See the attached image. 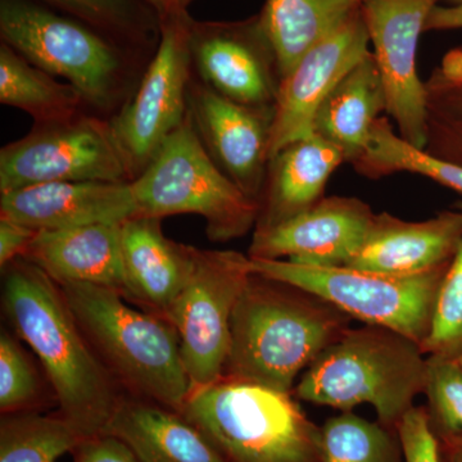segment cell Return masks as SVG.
Wrapping results in <instances>:
<instances>
[{"label": "cell", "mask_w": 462, "mask_h": 462, "mask_svg": "<svg viewBox=\"0 0 462 462\" xmlns=\"http://www.w3.org/2000/svg\"><path fill=\"white\" fill-rule=\"evenodd\" d=\"M448 462H460V461L454 460V458L448 457Z\"/></svg>", "instance_id": "obj_43"}, {"label": "cell", "mask_w": 462, "mask_h": 462, "mask_svg": "<svg viewBox=\"0 0 462 462\" xmlns=\"http://www.w3.org/2000/svg\"><path fill=\"white\" fill-rule=\"evenodd\" d=\"M457 209H460V211L462 212V202L458 203Z\"/></svg>", "instance_id": "obj_42"}, {"label": "cell", "mask_w": 462, "mask_h": 462, "mask_svg": "<svg viewBox=\"0 0 462 462\" xmlns=\"http://www.w3.org/2000/svg\"><path fill=\"white\" fill-rule=\"evenodd\" d=\"M370 38L361 5L339 27L302 57L282 79L273 107L270 157L291 143L314 135V120L328 94L369 53Z\"/></svg>", "instance_id": "obj_16"}, {"label": "cell", "mask_w": 462, "mask_h": 462, "mask_svg": "<svg viewBox=\"0 0 462 462\" xmlns=\"http://www.w3.org/2000/svg\"><path fill=\"white\" fill-rule=\"evenodd\" d=\"M0 36L32 65L66 79L91 114L114 117L152 58L36 0H0Z\"/></svg>", "instance_id": "obj_3"}, {"label": "cell", "mask_w": 462, "mask_h": 462, "mask_svg": "<svg viewBox=\"0 0 462 462\" xmlns=\"http://www.w3.org/2000/svg\"><path fill=\"white\" fill-rule=\"evenodd\" d=\"M351 318L305 289L254 273L234 307L223 379L291 393Z\"/></svg>", "instance_id": "obj_2"}, {"label": "cell", "mask_w": 462, "mask_h": 462, "mask_svg": "<svg viewBox=\"0 0 462 462\" xmlns=\"http://www.w3.org/2000/svg\"><path fill=\"white\" fill-rule=\"evenodd\" d=\"M3 270V309L41 361L60 412L85 438L106 433L126 396L94 352L62 289L17 258Z\"/></svg>", "instance_id": "obj_1"}, {"label": "cell", "mask_w": 462, "mask_h": 462, "mask_svg": "<svg viewBox=\"0 0 462 462\" xmlns=\"http://www.w3.org/2000/svg\"><path fill=\"white\" fill-rule=\"evenodd\" d=\"M191 71L224 98L257 108L275 107L282 76L260 16L239 21L191 20Z\"/></svg>", "instance_id": "obj_12"}, {"label": "cell", "mask_w": 462, "mask_h": 462, "mask_svg": "<svg viewBox=\"0 0 462 462\" xmlns=\"http://www.w3.org/2000/svg\"><path fill=\"white\" fill-rule=\"evenodd\" d=\"M136 216L130 182L56 181L0 194V217L35 231L123 224Z\"/></svg>", "instance_id": "obj_17"}, {"label": "cell", "mask_w": 462, "mask_h": 462, "mask_svg": "<svg viewBox=\"0 0 462 462\" xmlns=\"http://www.w3.org/2000/svg\"><path fill=\"white\" fill-rule=\"evenodd\" d=\"M106 433L123 439L141 462H227L180 412L125 396Z\"/></svg>", "instance_id": "obj_22"}, {"label": "cell", "mask_w": 462, "mask_h": 462, "mask_svg": "<svg viewBox=\"0 0 462 462\" xmlns=\"http://www.w3.org/2000/svg\"><path fill=\"white\" fill-rule=\"evenodd\" d=\"M462 240V212L446 211L425 221L375 214L363 248L346 267L412 275L448 263Z\"/></svg>", "instance_id": "obj_19"}, {"label": "cell", "mask_w": 462, "mask_h": 462, "mask_svg": "<svg viewBox=\"0 0 462 462\" xmlns=\"http://www.w3.org/2000/svg\"><path fill=\"white\" fill-rule=\"evenodd\" d=\"M36 234L38 231L30 229L25 225L0 217V266L2 269H5L12 261L23 257Z\"/></svg>", "instance_id": "obj_36"}, {"label": "cell", "mask_w": 462, "mask_h": 462, "mask_svg": "<svg viewBox=\"0 0 462 462\" xmlns=\"http://www.w3.org/2000/svg\"><path fill=\"white\" fill-rule=\"evenodd\" d=\"M83 439L60 412L5 413L0 421V462H57Z\"/></svg>", "instance_id": "obj_29"}, {"label": "cell", "mask_w": 462, "mask_h": 462, "mask_svg": "<svg viewBox=\"0 0 462 462\" xmlns=\"http://www.w3.org/2000/svg\"><path fill=\"white\" fill-rule=\"evenodd\" d=\"M446 446L447 455H448V457L462 462V442L452 443V445Z\"/></svg>", "instance_id": "obj_39"}, {"label": "cell", "mask_w": 462, "mask_h": 462, "mask_svg": "<svg viewBox=\"0 0 462 462\" xmlns=\"http://www.w3.org/2000/svg\"><path fill=\"white\" fill-rule=\"evenodd\" d=\"M422 351L448 358H456L462 352V240L440 285L430 333Z\"/></svg>", "instance_id": "obj_33"}, {"label": "cell", "mask_w": 462, "mask_h": 462, "mask_svg": "<svg viewBox=\"0 0 462 462\" xmlns=\"http://www.w3.org/2000/svg\"><path fill=\"white\" fill-rule=\"evenodd\" d=\"M252 273L251 257L240 252L199 248L190 281L165 315L178 331L191 389L223 379L231 315Z\"/></svg>", "instance_id": "obj_10"}, {"label": "cell", "mask_w": 462, "mask_h": 462, "mask_svg": "<svg viewBox=\"0 0 462 462\" xmlns=\"http://www.w3.org/2000/svg\"><path fill=\"white\" fill-rule=\"evenodd\" d=\"M356 171L379 179L396 172L422 175L462 194V166L431 156L403 141L387 118L374 124L363 154L355 161Z\"/></svg>", "instance_id": "obj_27"}, {"label": "cell", "mask_w": 462, "mask_h": 462, "mask_svg": "<svg viewBox=\"0 0 462 462\" xmlns=\"http://www.w3.org/2000/svg\"><path fill=\"white\" fill-rule=\"evenodd\" d=\"M352 2L357 3V5H363L365 0H352Z\"/></svg>", "instance_id": "obj_41"}, {"label": "cell", "mask_w": 462, "mask_h": 462, "mask_svg": "<svg viewBox=\"0 0 462 462\" xmlns=\"http://www.w3.org/2000/svg\"><path fill=\"white\" fill-rule=\"evenodd\" d=\"M56 181H133L107 118L84 112L33 125L0 151V194Z\"/></svg>", "instance_id": "obj_9"}, {"label": "cell", "mask_w": 462, "mask_h": 462, "mask_svg": "<svg viewBox=\"0 0 462 462\" xmlns=\"http://www.w3.org/2000/svg\"><path fill=\"white\" fill-rule=\"evenodd\" d=\"M375 217L355 197H324L296 217L254 230L248 256L316 267H345L363 248Z\"/></svg>", "instance_id": "obj_15"}, {"label": "cell", "mask_w": 462, "mask_h": 462, "mask_svg": "<svg viewBox=\"0 0 462 462\" xmlns=\"http://www.w3.org/2000/svg\"><path fill=\"white\" fill-rule=\"evenodd\" d=\"M191 20L188 14L161 21L160 44L141 83L129 102L109 118L133 180L147 169L189 111Z\"/></svg>", "instance_id": "obj_11"}, {"label": "cell", "mask_w": 462, "mask_h": 462, "mask_svg": "<svg viewBox=\"0 0 462 462\" xmlns=\"http://www.w3.org/2000/svg\"><path fill=\"white\" fill-rule=\"evenodd\" d=\"M456 361H457L458 364L462 366V352L460 355L457 356V357L455 358Z\"/></svg>", "instance_id": "obj_40"}, {"label": "cell", "mask_w": 462, "mask_h": 462, "mask_svg": "<svg viewBox=\"0 0 462 462\" xmlns=\"http://www.w3.org/2000/svg\"><path fill=\"white\" fill-rule=\"evenodd\" d=\"M189 109V108H188ZM132 185L136 216L199 215L209 240L226 243L254 229L258 202L227 178L200 143L189 111Z\"/></svg>", "instance_id": "obj_7"}, {"label": "cell", "mask_w": 462, "mask_h": 462, "mask_svg": "<svg viewBox=\"0 0 462 462\" xmlns=\"http://www.w3.org/2000/svg\"><path fill=\"white\" fill-rule=\"evenodd\" d=\"M60 287L94 352L124 393L180 412L191 384L171 322L127 305L114 289Z\"/></svg>", "instance_id": "obj_4"}, {"label": "cell", "mask_w": 462, "mask_h": 462, "mask_svg": "<svg viewBox=\"0 0 462 462\" xmlns=\"http://www.w3.org/2000/svg\"><path fill=\"white\" fill-rule=\"evenodd\" d=\"M57 284H91L126 294L121 224L39 231L23 254Z\"/></svg>", "instance_id": "obj_20"}, {"label": "cell", "mask_w": 462, "mask_h": 462, "mask_svg": "<svg viewBox=\"0 0 462 462\" xmlns=\"http://www.w3.org/2000/svg\"><path fill=\"white\" fill-rule=\"evenodd\" d=\"M406 462H443L440 443L424 407L413 406L396 425Z\"/></svg>", "instance_id": "obj_34"}, {"label": "cell", "mask_w": 462, "mask_h": 462, "mask_svg": "<svg viewBox=\"0 0 462 462\" xmlns=\"http://www.w3.org/2000/svg\"><path fill=\"white\" fill-rule=\"evenodd\" d=\"M42 383L25 348L11 333L0 336V411H33L41 403Z\"/></svg>", "instance_id": "obj_32"}, {"label": "cell", "mask_w": 462, "mask_h": 462, "mask_svg": "<svg viewBox=\"0 0 462 462\" xmlns=\"http://www.w3.org/2000/svg\"><path fill=\"white\" fill-rule=\"evenodd\" d=\"M427 142L431 156L462 166V47L449 51L425 81Z\"/></svg>", "instance_id": "obj_28"}, {"label": "cell", "mask_w": 462, "mask_h": 462, "mask_svg": "<svg viewBox=\"0 0 462 462\" xmlns=\"http://www.w3.org/2000/svg\"><path fill=\"white\" fill-rule=\"evenodd\" d=\"M74 17L130 50L153 57L161 23L145 0H36Z\"/></svg>", "instance_id": "obj_26"}, {"label": "cell", "mask_w": 462, "mask_h": 462, "mask_svg": "<svg viewBox=\"0 0 462 462\" xmlns=\"http://www.w3.org/2000/svg\"><path fill=\"white\" fill-rule=\"evenodd\" d=\"M343 162L342 151L315 134L273 154L254 230L270 229L315 206L324 199L330 176Z\"/></svg>", "instance_id": "obj_21"}, {"label": "cell", "mask_w": 462, "mask_h": 462, "mask_svg": "<svg viewBox=\"0 0 462 462\" xmlns=\"http://www.w3.org/2000/svg\"><path fill=\"white\" fill-rule=\"evenodd\" d=\"M321 462H406L396 428L351 411L328 419L321 427Z\"/></svg>", "instance_id": "obj_30"}, {"label": "cell", "mask_w": 462, "mask_h": 462, "mask_svg": "<svg viewBox=\"0 0 462 462\" xmlns=\"http://www.w3.org/2000/svg\"><path fill=\"white\" fill-rule=\"evenodd\" d=\"M462 29V5L457 7H434L425 23V32Z\"/></svg>", "instance_id": "obj_37"}, {"label": "cell", "mask_w": 462, "mask_h": 462, "mask_svg": "<svg viewBox=\"0 0 462 462\" xmlns=\"http://www.w3.org/2000/svg\"><path fill=\"white\" fill-rule=\"evenodd\" d=\"M387 109L384 87L373 51L328 94L314 120V134L342 151L346 162L363 154L379 115Z\"/></svg>", "instance_id": "obj_23"}, {"label": "cell", "mask_w": 462, "mask_h": 462, "mask_svg": "<svg viewBox=\"0 0 462 462\" xmlns=\"http://www.w3.org/2000/svg\"><path fill=\"white\" fill-rule=\"evenodd\" d=\"M425 355L419 343L388 328H348L306 370L294 393L342 411L372 404L379 422L396 428L424 393Z\"/></svg>", "instance_id": "obj_5"}, {"label": "cell", "mask_w": 462, "mask_h": 462, "mask_svg": "<svg viewBox=\"0 0 462 462\" xmlns=\"http://www.w3.org/2000/svg\"><path fill=\"white\" fill-rule=\"evenodd\" d=\"M0 103L32 116L35 125L69 120L90 112L80 91L0 44Z\"/></svg>", "instance_id": "obj_25"}, {"label": "cell", "mask_w": 462, "mask_h": 462, "mask_svg": "<svg viewBox=\"0 0 462 462\" xmlns=\"http://www.w3.org/2000/svg\"><path fill=\"white\" fill-rule=\"evenodd\" d=\"M439 0H365L361 5L384 87L385 112L398 135L419 149L427 142V91L418 74L419 38Z\"/></svg>", "instance_id": "obj_13"}, {"label": "cell", "mask_w": 462, "mask_h": 462, "mask_svg": "<svg viewBox=\"0 0 462 462\" xmlns=\"http://www.w3.org/2000/svg\"><path fill=\"white\" fill-rule=\"evenodd\" d=\"M251 261L254 273L305 289L349 318L397 331L422 348L430 333L440 285L452 260L412 275L346 266H307L288 260Z\"/></svg>", "instance_id": "obj_8"}, {"label": "cell", "mask_w": 462, "mask_h": 462, "mask_svg": "<svg viewBox=\"0 0 462 462\" xmlns=\"http://www.w3.org/2000/svg\"><path fill=\"white\" fill-rule=\"evenodd\" d=\"M188 108L207 153L245 196L258 202L270 160L273 108L224 98L194 76Z\"/></svg>", "instance_id": "obj_14"}, {"label": "cell", "mask_w": 462, "mask_h": 462, "mask_svg": "<svg viewBox=\"0 0 462 462\" xmlns=\"http://www.w3.org/2000/svg\"><path fill=\"white\" fill-rule=\"evenodd\" d=\"M361 5L352 0H266L258 14L282 79L315 45L345 25Z\"/></svg>", "instance_id": "obj_24"}, {"label": "cell", "mask_w": 462, "mask_h": 462, "mask_svg": "<svg viewBox=\"0 0 462 462\" xmlns=\"http://www.w3.org/2000/svg\"><path fill=\"white\" fill-rule=\"evenodd\" d=\"M181 415L227 462H321V428L291 393L221 379L191 389Z\"/></svg>", "instance_id": "obj_6"}, {"label": "cell", "mask_w": 462, "mask_h": 462, "mask_svg": "<svg viewBox=\"0 0 462 462\" xmlns=\"http://www.w3.org/2000/svg\"><path fill=\"white\" fill-rule=\"evenodd\" d=\"M145 2L156 12L161 23L167 18L184 16V14H189L188 9L196 0H145Z\"/></svg>", "instance_id": "obj_38"}, {"label": "cell", "mask_w": 462, "mask_h": 462, "mask_svg": "<svg viewBox=\"0 0 462 462\" xmlns=\"http://www.w3.org/2000/svg\"><path fill=\"white\" fill-rule=\"evenodd\" d=\"M161 218L133 216L121 224L127 300L165 318L196 267L199 248L167 238Z\"/></svg>", "instance_id": "obj_18"}, {"label": "cell", "mask_w": 462, "mask_h": 462, "mask_svg": "<svg viewBox=\"0 0 462 462\" xmlns=\"http://www.w3.org/2000/svg\"><path fill=\"white\" fill-rule=\"evenodd\" d=\"M428 415L445 445L462 442V366L455 358L428 355Z\"/></svg>", "instance_id": "obj_31"}, {"label": "cell", "mask_w": 462, "mask_h": 462, "mask_svg": "<svg viewBox=\"0 0 462 462\" xmlns=\"http://www.w3.org/2000/svg\"><path fill=\"white\" fill-rule=\"evenodd\" d=\"M71 454L75 462H141L123 439L108 433L85 438Z\"/></svg>", "instance_id": "obj_35"}]
</instances>
